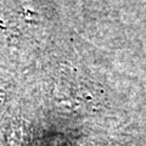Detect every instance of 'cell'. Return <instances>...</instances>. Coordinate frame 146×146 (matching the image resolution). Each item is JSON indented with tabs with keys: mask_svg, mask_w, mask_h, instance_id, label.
Returning <instances> with one entry per match:
<instances>
[]
</instances>
